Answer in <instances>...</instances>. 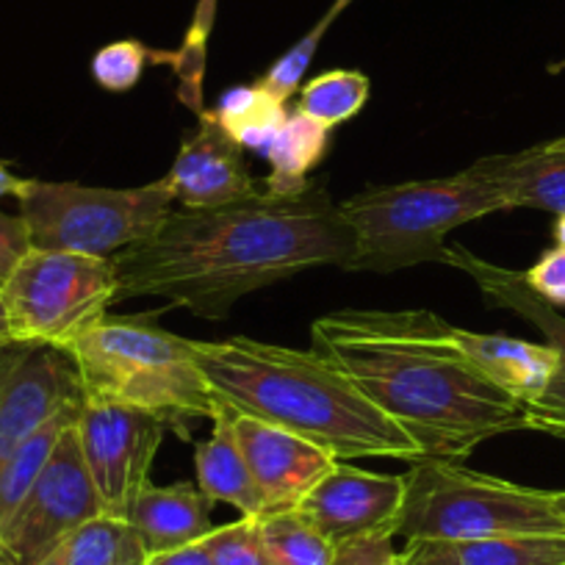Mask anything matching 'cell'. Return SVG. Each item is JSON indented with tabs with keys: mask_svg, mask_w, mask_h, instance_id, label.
I'll list each match as a JSON object with an SVG mask.
<instances>
[{
	"mask_svg": "<svg viewBox=\"0 0 565 565\" xmlns=\"http://www.w3.org/2000/svg\"><path fill=\"white\" fill-rule=\"evenodd\" d=\"M355 238L319 181L222 209L172 211L145 244L114 255L117 300L161 297L194 317L225 319L233 302L317 266H344Z\"/></svg>",
	"mask_w": 565,
	"mask_h": 565,
	"instance_id": "cell-1",
	"label": "cell"
},
{
	"mask_svg": "<svg viewBox=\"0 0 565 565\" xmlns=\"http://www.w3.org/2000/svg\"><path fill=\"white\" fill-rule=\"evenodd\" d=\"M311 350L416 441L424 458L460 460L524 430V411L469 361L455 328L422 308H341L317 319Z\"/></svg>",
	"mask_w": 565,
	"mask_h": 565,
	"instance_id": "cell-2",
	"label": "cell"
},
{
	"mask_svg": "<svg viewBox=\"0 0 565 565\" xmlns=\"http://www.w3.org/2000/svg\"><path fill=\"white\" fill-rule=\"evenodd\" d=\"M200 372L216 405L308 438L339 460L424 458L405 430L313 350L233 335L194 341Z\"/></svg>",
	"mask_w": 565,
	"mask_h": 565,
	"instance_id": "cell-3",
	"label": "cell"
},
{
	"mask_svg": "<svg viewBox=\"0 0 565 565\" xmlns=\"http://www.w3.org/2000/svg\"><path fill=\"white\" fill-rule=\"evenodd\" d=\"M81 374L84 402H108L150 411L189 436V427L211 418L216 405L194 341L128 317H103L67 344Z\"/></svg>",
	"mask_w": 565,
	"mask_h": 565,
	"instance_id": "cell-4",
	"label": "cell"
},
{
	"mask_svg": "<svg viewBox=\"0 0 565 565\" xmlns=\"http://www.w3.org/2000/svg\"><path fill=\"white\" fill-rule=\"evenodd\" d=\"M355 238L347 269L396 271L441 260L444 238L466 222L504 211L466 167L449 178L369 186L339 205Z\"/></svg>",
	"mask_w": 565,
	"mask_h": 565,
	"instance_id": "cell-5",
	"label": "cell"
},
{
	"mask_svg": "<svg viewBox=\"0 0 565 565\" xmlns=\"http://www.w3.org/2000/svg\"><path fill=\"white\" fill-rule=\"evenodd\" d=\"M396 535L405 541H477L497 535H565L554 493L515 486L447 458L411 463Z\"/></svg>",
	"mask_w": 565,
	"mask_h": 565,
	"instance_id": "cell-6",
	"label": "cell"
},
{
	"mask_svg": "<svg viewBox=\"0 0 565 565\" xmlns=\"http://www.w3.org/2000/svg\"><path fill=\"white\" fill-rule=\"evenodd\" d=\"M20 220L34 249L114 258L145 244L172 214L170 178L136 189H97L23 178L18 189Z\"/></svg>",
	"mask_w": 565,
	"mask_h": 565,
	"instance_id": "cell-7",
	"label": "cell"
},
{
	"mask_svg": "<svg viewBox=\"0 0 565 565\" xmlns=\"http://www.w3.org/2000/svg\"><path fill=\"white\" fill-rule=\"evenodd\" d=\"M117 289L114 258L34 247L0 280L12 341L62 350L106 317Z\"/></svg>",
	"mask_w": 565,
	"mask_h": 565,
	"instance_id": "cell-8",
	"label": "cell"
},
{
	"mask_svg": "<svg viewBox=\"0 0 565 565\" xmlns=\"http://www.w3.org/2000/svg\"><path fill=\"white\" fill-rule=\"evenodd\" d=\"M100 513L106 510L73 424L62 433L23 502L0 526V565H40L70 532Z\"/></svg>",
	"mask_w": 565,
	"mask_h": 565,
	"instance_id": "cell-9",
	"label": "cell"
},
{
	"mask_svg": "<svg viewBox=\"0 0 565 565\" xmlns=\"http://www.w3.org/2000/svg\"><path fill=\"white\" fill-rule=\"evenodd\" d=\"M164 430V418L150 411L108 402L81 405L75 436L108 515L125 519L136 497L150 486V469Z\"/></svg>",
	"mask_w": 565,
	"mask_h": 565,
	"instance_id": "cell-10",
	"label": "cell"
},
{
	"mask_svg": "<svg viewBox=\"0 0 565 565\" xmlns=\"http://www.w3.org/2000/svg\"><path fill=\"white\" fill-rule=\"evenodd\" d=\"M81 402V374L67 350L18 341L0 347V469L58 411Z\"/></svg>",
	"mask_w": 565,
	"mask_h": 565,
	"instance_id": "cell-11",
	"label": "cell"
},
{
	"mask_svg": "<svg viewBox=\"0 0 565 565\" xmlns=\"http://www.w3.org/2000/svg\"><path fill=\"white\" fill-rule=\"evenodd\" d=\"M441 264L463 269L491 306L519 313L521 319L535 324L543 339H546V344L557 352V369H554L548 385L543 388L541 396L521 405V411H524V430L548 433V436L565 441V317H559L557 308L543 302L526 286L521 271L504 269V266L491 264V260L477 258L475 253H469L460 244L444 247Z\"/></svg>",
	"mask_w": 565,
	"mask_h": 565,
	"instance_id": "cell-12",
	"label": "cell"
},
{
	"mask_svg": "<svg viewBox=\"0 0 565 565\" xmlns=\"http://www.w3.org/2000/svg\"><path fill=\"white\" fill-rule=\"evenodd\" d=\"M405 480L391 475H374L339 460L297 510L328 537L330 543H344L366 535H396Z\"/></svg>",
	"mask_w": 565,
	"mask_h": 565,
	"instance_id": "cell-13",
	"label": "cell"
},
{
	"mask_svg": "<svg viewBox=\"0 0 565 565\" xmlns=\"http://www.w3.org/2000/svg\"><path fill=\"white\" fill-rule=\"evenodd\" d=\"M233 433L264 497L266 513L297 510L306 493L339 463L319 444L258 418L233 413Z\"/></svg>",
	"mask_w": 565,
	"mask_h": 565,
	"instance_id": "cell-14",
	"label": "cell"
},
{
	"mask_svg": "<svg viewBox=\"0 0 565 565\" xmlns=\"http://www.w3.org/2000/svg\"><path fill=\"white\" fill-rule=\"evenodd\" d=\"M198 128L183 136L175 164L167 172L172 198L183 209H222L255 198L244 150L225 134L211 111H198Z\"/></svg>",
	"mask_w": 565,
	"mask_h": 565,
	"instance_id": "cell-15",
	"label": "cell"
},
{
	"mask_svg": "<svg viewBox=\"0 0 565 565\" xmlns=\"http://www.w3.org/2000/svg\"><path fill=\"white\" fill-rule=\"evenodd\" d=\"M477 181L486 183L504 211L535 209L565 214V153L541 148L510 156H486L469 167Z\"/></svg>",
	"mask_w": 565,
	"mask_h": 565,
	"instance_id": "cell-16",
	"label": "cell"
},
{
	"mask_svg": "<svg viewBox=\"0 0 565 565\" xmlns=\"http://www.w3.org/2000/svg\"><path fill=\"white\" fill-rule=\"evenodd\" d=\"M211 504L214 502L200 491V486L189 482L167 488L148 486L136 497L125 521L134 526L150 557L203 541L214 530Z\"/></svg>",
	"mask_w": 565,
	"mask_h": 565,
	"instance_id": "cell-17",
	"label": "cell"
},
{
	"mask_svg": "<svg viewBox=\"0 0 565 565\" xmlns=\"http://www.w3.org/2000/svg\"><path fill=\"white\" fill-rule=\"evenodd\" d=\"M455 339L469 361L519 405L541 396L557 369V352L548 344H532L510 335L471 333L463 328H455Z\"/></svg>",
	"mask_w": 565,
	"mask_h": 565,
	"instance_id": "cell-18",
	"label": "cell"
},
{
	"mask_svg": "<svg viewBox=\"0 0 565 565\" xmlns=\"http://www.w3.org/2000/svg\"><path fill=\"white\" fill-rule=\"evenodd\" d=\"M399 559L405 565H565V535L407 541Z\"/></svg>",
	"mask_w": 565,
	"mask_h": 565,
	"instance_id": "cell-19",
	"label": "cell"
},
{
	"mask_svg": "<svg viewBox=\"0 0 565 565\" xmlns=\"http://www.w3.org/2000/svg\"><path fill=\"white\" fill-rule=\"evenodd\" d=\"M194 466H198V486L211 502H225L236 508L247 519L266 515L264 497L253 480L247 460L238 449L233 433V413L220 405L214 416V433L209 441L194 447Z\"/></svg>",
	"mask_w": 565,
	"mask_h": 565,
	"instance_id": "cell-20",
	"label": "cell"
},
{
	"mask_svg": "<svg viewBox=\"0 0 565 565\" xmlns=\"http://www.w3.org/2000/svg\"><path fill=\"white\" fill-rule=\"evenodd\" d=\"M328 125L306 117L302 111L289 114L277 136L271 139L264 159L269 161L271 172L264 181L266 192L271 194H295L311 186V172L322 164L330 150Z\"/></svg>",
	"mask_w": 565,
	"mask_h": 565,
	"instance_id": "cell-21",
	"label": "cell"
},
{
	"mask_svg": "<svg viewBox=\"0 0 565 565\" xmlns=\"http://www.w3.org/2000/svg\"><path fill=\"white\" fill-rule=\"evenodd\" d=\"M148 552L134 526L100 513L70 532L40 565H145Z\"/></svg>",
	"mask_w": 565,
	"mask_h": 565,
	"instance_id": "cell-22",
	"label": "cell"
},
{
	"mask_svg": "<svg viewBox=\"0 0 565 565\" xmlns=\"http://www.w3.org/2000/svg\"><path fill=\"white\" fill-rule=\"evenodd\" d=\"M211 114H214L216 122L225 128V134L236 141L238 148L253 150L258 156L269 150L277 130L289 119L286 103L277 100L260 84L238 86V89L225 92Z\"/></svg>",
	"mask_w": 565,
	"mask_h": 565,
	"instance_id": "cell-23",
	"label": "cell"
},
{
	"mask_svg": "<svg viewBox=\"0 0 565 565\" xmlns=\"http://www.w3.org/2000/svg\"><path fill=\"white\" fill-rule=\"evenodd\" d=\"M81 405H84V402H81ZM81 405H67L64 411H58L45 427H40V430H36L34 436L3 463V469H0V526H3V521L14 513V508L23 502L29 488L34 486L40 471L45 469L47 458H51L53 447L58 444L62 433L67 430V427H73L75 418H78Z\"/></svg>",
	"mask_w": 565,
	"mask_h": 565,
	"instance_id": "cell-24",
	"label": "cell"
},
{
	"mask_svg": "<svg viewBox=\"0 0 565 565\" xmlns=\"http://www.w3.org/2000/svg\"><path fill=\"white\" fill-rule=\"evenodd\" d=\"M260 543L271 565H330L335 543H330L300 510L266 513L258 519Z\"/></svg>",
	"mask_w": 565,
	"mask_h": 565,
	"instance_id": "cell-25",
	"label": "cell"
},
{
	"mask_svg": "<svg viewBox=\"0 0 565 565\" xmlns=\"http://www.w3.org/2000/svg\"><path fill=\"white\" fill-rule=\"evenodd\" d=\"M369 92H372V84L358 70H330V73L317 75L306 86H300L297 111L333 130L335 125L347 122L363 111V106L369 103Z\"/></svg>",
	"mask_w": 565,
	"mask_h": 565,
	"instance_id": "cell-26",
	"label": "cell"
},
{
	"mask_svg": "<svg viewBox=\"0 0 565 565\" xmlns=\"http://www.w3.org/2000/svg\"><path fill=\"white\" fill-rule=\"evenodd\" d=\"M352 0H335L333 7H330V12L324 14V18L319 20V23L313 25V29L308 31V34L302 36V40L297 42L289 53H282V56L277 58L269 70H266V75L258 81V84L264 86L266 92H271L277 100H282V103L289 100V97L300 89L302 78H306L308 64H311L313 56H317L319 42H322L324 31L335 23V18H339V14L344 12Z\"/></svg>",
	"mask_w": 565,
	"mask_h": 565,
	"instance_id": "cell-27",
	"label": "cell"
},
{
	"mask_svg": "<svg viewBox=\"0 0 565 565\" xmlns=\"http://www.w3.org/2000/svg\"><path fill=\"white\" fill-rule=\"evenodd\" d=\"M150 58H164V62H170V53H153L148 45H141L136 40H119L95 53V58H92V75H95L97 86H103L106 92H114V95H122V92H130L139 84L141 73H145V64Z\"/></svg>",
	"mask_w": 565,
	"mask_h": 565,
	"instance_id": "cell-28",
	"label": "cell"
},
{
	"mask_svg": "<svg viewBox=\"0 0 565 565\" xmlns=\"http://www.w3.org/2000/svg\"><path fill=\"white\" fill-rule=\"evenodd\" d=\"M200 543L214 565H271L260 543L258 519L242 515L233 524L214 526Z\"/></svg>",
	"mask_w": 565,
	"mask_h": 565,
	"instance_id": "cell-29",
	"label": "cell"
},
{
	"mask_svg": "<svg viewBox=\"0 0 565 565\" xmlns=\"http://www.w3.org/2000/svg\"><path fill=\"white\" fill-rule=\"evenodd\" d=\"M524 275V282L552 308H565V244L546 249Z\"/></svg>",
	"mask_w": 565,
	"mask_h": 565,
	"instance_id": "cell-30",
	"label": "cell"
},
{
	"mask_svg": "<svg viewBox=\"0 0 565 565\" xmlns=\"http://www.w3.org/2000/svg\"><path fill=\"white\" fill-rule=\"evenodd\" d=\"M330 565H399L394 535L352 537L335 546Z\"/></svg>",
	"mask_w": 565,
	"mask_h": 565,
	"instance_id": "cell-31",
	"label": "cell"
},
{
	"mask_svg": "<svg viewBox=\"0 0 565 565\" xmlns=\"http://www.w3.org/2000/svg\"><path fill=\"white\" fill-rule=\"evenodd\" d=\"M31 249L29 231L20 216H9L0 211V280L9 275L14 264Z\"/></svg>",
	"mask_w": 565,
	"mask_h": 565,
	"instance_id": "cell-32",
	"label": "cell"
},
{
	"mask_svg": "<svg viewBox=\"0 0 565 565\" xmlns=\"http://www.w3.org/2000/svg\"><path fill=\"white\" fill-rule=\"evenodd\" d=\"M145 565H214V563H211L203 543H192V546L172 548V552L150 554V557L145 559Z\"/></svg>",
	"mask_w": 565,
	"mask_h": 565,
	"instance_id": "cell-33",
	"label": "cell"
},
{
	"mask_svg": "<svg viewBox=\"0 0 565 565\" xmlns=\"http://www.w3.org/2000/svg\"><path fill=\"white\" fill-rule=\"evenodd\" d=\"M20 183H23V178L14 175V172L9 170V164H3V161H0V198H14L20 189Z\"/></svg>",
	"mask_w": 565,
	"mask_h": 565,
	"instance_id": "cell-34",
	"label": "cell"
},
{
	"mask_svg": "<svg viewBox=\"0 0 565 565\" xmlns=\"http://www.w3.org/2000/svg\"><path fill=\"white\" fill-rule=\"evenodd\" d=\"M0 344H12V330H9V313L3 295H0Z\"/></svg>",
	"mask_w": 565,
	"mask_h": 565,
	"instance_id": "cell-35",
	"label": "cell"
},
{
	"mask_svg": "<svg viewBox=\"0 0 565 565\" xmlns=\"http://www.w3.org/2000/svg\"><path fill=\"white\" fill-rule=\"evenodd\" d=\"M554 238H557V244H565V214L554 220Z\"/></svg>",
	"mask_w": 565,
	"mask_h": 565,
	"instance_id": "cell-36",
	"label": "cell"
},
{
	"mask_svg": "<svg viewBox=\"0 0 565 565\" xmlns=\"http://www.w3.org/2000/svg\"><path fill=\"white\" fill-rule=\"evenodd\" d=\"M554 504H557V510L565 519V491H554Z\"/></svg>",
	"mask_w": 565,
	"mask_h": 565,
	"instance_id": "cell-37",
	"label": "cell"
},
{
	"mask_svg": "<svg viewBox=\"0 0 565 565\" xmlns=\"http://www.w3.org/2000/svg\"><path fill=\"white\" fill-rule=\"evenodd\" d=\"M546 148H552V150H563V153H565V136H559V139L546 141Z\"/></svg>",
	"mask_w": 565,
	"mask_h": 565,
	"instance_id": "cell-38",
	"label": "cell"
},
{
	"mask_svg": "<svg viewBox=\"0 0 565 565\" xmlns=\"http://www.w3.org/2000/svg\"><path fill=\"white\" fill-rule=\"evenodd\" d=\"M399 565H405V563H402V559H399Z\"/></svg>",
	"mask_w": 565,
	"mask_h": 565,
	"instance_id": "cell-39",
	"label": "cell"
},
{
	"mask_svg": "<svg viewBox=\"0 0 565 565\" xmlns=\"http://www.w3.org/2000/svg\"><path fill=\"white\" fill-rule=\"evenodd\" d=\"M0 347H3V344H0Z\"/></svg>",
	"mask_w": 565,
	"mask_h": 565,
	"instance_id": "cell-40",
	"label": "cell"
}]
</instances>
